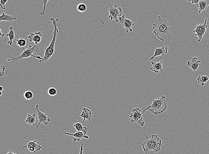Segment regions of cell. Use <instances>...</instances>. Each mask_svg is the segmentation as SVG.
<instances>
[{"label": "cell", "mask_w": 209, "mask_h": 154, "mask_svg": "<svg viewBox=\"0 0 209 154\" xmlns=\"http://www.w3.org/2000/svg\"><path fill=\"white\" fill-rule=\"evenodd\" d=\"M153 33L158 39L162 42L166 40L167 38L170 37V32L173 28L170 26L167 19L161 18L160 16H158V21L154 23Z\"/></svg>", "instance_id": "1"}, {"label": "cell", "mask_w": 209, "mask_h": 154, "mask_svg": "<svg viewBox=\"0 0 209 154\" xmlns=\"http://www.w3.org/2000/svg\"><path fill=\"white\" fill-rule=\"evenodd\" d=\"M50 20L52 22L53 25L54 27L53 37L52 39L49 46L48 47H45L44 49H45V53H44L43 60L42 61H39V63H43V62L48 61L52 56L55 51L56 40L57 36L59 32L58 27L60 26V24L59 23V19L58 18L55 19L54 18H51Z\"/></svg>", "instance_id": "2"}, {"label": "cell", "mask_w": 209, "mask_h": 154, "mask_svg": "<svg viewBox=\"0 0 209 154\" xmlns=\"http://www.w3.org/2000/svg\"><path fill=\"white\" fill-rule=\"evenodd\" d=\"M142 148L145 154H147L149 151H153L154 152L160 151V148L162 146V141L158 138L156 135L152 134V138L149 139L146 135L145 140L142 144Z\"/></svg>", "instance_id": "3"}, {"label": "cell", "mask_w": 209, "mask_h": 154, "mask_svg": "<svg viewBox=\"0 0 209 154\" xmlns=\"http://www.w3.org/2000/svg\"><path fill=\"white\" fill-rule=\"evenodd\" d=\"M166 97L162 96L161 98L154 100L152 105L147 107L146 110H149L155 115H158L165 111L168 108L167 104L165 102Z\"/></svg>", "instance_id": "4"}, {"label": "cell", "mask_w": 209, "mask_h": 154, "mask_svg": "<svg viewBox=\"0 0 209 154\" xmlns=\"http://www.w3.org/2000/svg\"><path fill=\"white\" fill-rule=\"evenodd\" d=\"M39 49V47L38 45L35 44L34 46H32L31 45H29V47L26 49L24 50L23 53L22 54L18 57L13 58L11 59H7V62H10V61H13V63H14L15 61H19V60L22 59H27L30 57H33L37 58L38 59H39L40 61H42L43 60V58L39 56H35L33 54V53L36 52H37Z\"/></svg>", "instance_id": "5"}, {"label": "cell", "mask_w": 209, "mask_h": 154, "mask_svg": "<svg viewBox=\"0 0 209 154\" xmlns=\"http://www.w3.org/2000/svg\"><path fill=\"white\" fill-rule=\"evenodd\" d=\"M146 111L144 109L143 111H141V110L139 108L133 109L132 110V112L130 114V118H131V122L132 123H137L140 126L143 127L145 124L143 119V114Z\"/></svg>", "instance_id": "6"}, {"label": "cell", "mask_w": 209, "mask_h": 154, "mask_svg": "<svg viewBox=\"0 0 209 154\" xmlns=\"http://www.w3.org/2000/svg\"><path fill=\"white\" fill-rule=\"evenodd\" d=\"M108 4L109 5V8L108 9L109 15L108 18L110 19L111 21L115 20L117 23H118L119 22L120 18L122 16V8L118 7L117 5L112 6L111 3H108Z\"/></svg>", "instance_id": "7"}, {"label": "cell", "mask_w": 209, "mask_h": 154, "mask_svg": "<svg viewBox=\"0 0 209 154\" xmlns=\"http://www.w3.org/2000/svg\"><path fill=\"white\" fill-rule=\"evenodd\" d=\"M207 22V18H206L203 24H200L195 26V29H193V33H195V36L198 37V43H199L201 40L203 39V36L204 35L206 32L207 26L206 25Z\"/></svg>", "instance_id": "8"}, {"label": "cell", "mask_w": 209, "mask_h": 154, "mask_svg": "<svg viewBox=\"0 0 209 154\" xmlns=\"http://www.w3.org/2000/svg\"><path fill=\"white\" fill-rule=\"evenodd\" d=\"M35 109L37 111L38 118L39 120V123L36 127L37 128H39L41 123H43L45 125H48L51 119L48 117L47 115L45 113L40 111L38 104H37L36 106Z\"/></svg>", "instance_id": "9"}, {"label": "cell", "mask_w": 209, "mask_h": 154, "mask_svg": "<svg viewBox=\"0 0 209 154\" xmlns=\"http://www.w3.org/2000/svg\"><path fill=\"white\" fill-rule=\"evenodd\" d=\"M22 148L24 151H26L28 150L29 151L35 153L37 151H39L43 148L41 146L37 143L36 140H34L33 141H29L28 143L26 145L23 146Z\"/></svg>", "instance_id": "10"}, {"label": "cell", "mask_w": 209, "mask_h": 154, "mask_svg": "<svg viewBox=\"0 0 209 154\" xmlns=\"http://www.w3.org/2000/svg\"><path fill=\"white\" fill-rule=\"evenodd\" d=\"M119 22L121 25L125 28L127 33L129 32H132L133 31L132 28L133 26H134V23L131 20L126 18L125 15H123L120 18Z\"/></svg>", "instance_id": "11"}, {"label": "cell", "mask_w": 209, "mask_h": 154, "mask_svg": "<svg viewBox=\"0 0 209 154\" xmlns=\"http://www.w3.org/2000/svg\"><path fill=\"white\" fill-rule=\"evenodd\" d=\"M43 36V33L41 31L35 32L34 33H30L27 38L29 39V42H33L35 44L38 45L41 42Z\"/></svg>", "instance_id": "12"}, {"label": "cell", "mask_w": 209, "mask_h": 154, "mask_svg": "<svg viewBox=\"0 0 209 154\" xmlns=\"http://www.w3.org/2000/svg\"><path fill=\"white\" fill-rule=\"evenodd\" d=\"M64 134L68 135V136H72L73 138L74 142H79L83 138L88 139L89 136H86V134L83 132L77 131L75 133L71 134L69 132L64 133Z\"/></svg>", "instance_id": "13"}, {"label": "cell", "mask_w": 209, "mask_h": 154, "mask_svg": "<svg viewBox=\"0 0 209 154\" xmlns=\"http://www.w3.org/2000/svg\"><path fill=\"white\" fill-rule=\"evenodd\" d=\"M168 46H162L160 48H156L155 49L154 54V56L150 58L149 61L154 59V58L156 57L159 56H164L167 53L168 51Z\"/></svg>", "instance_id": "14"}, {"label": "cell", "mask_w": 209, "mask_h": 154, "mask_svg": "<svg viewBox=\"0 0 209 154\" xmlns=\"http://www.w3.org/2000/svg\"><path fill=\"white\" fill-rule=\"evenodd\" d=\"M200 63V60H198L196 57H195L192 59L191 61H188L187 62V66L190 67L193 71H196L198 67L201 66Z\"/></svg>", "instance_id": "15"}, {"label": "cell", "mask_w": 209, "mask_h": 154, "mask_svg": "<svg viewBox=\"0 0 209 154\" xmlns=\"http://www.w3.org/2000/svg\"><path fill=\"white\" fill-rule=\"evenodd\" d=\"M80 117L83 118V121L82 123H84L85 120H87L90 121L92 118V114L91 110L86 107H83L82 109V113L80 115Z\"/></svg>", "instance_id": "16"}, {"label": "cell", "mask_w": 209, "mask_h": 154, "mask_svg": "<svg viewBox=\"0 0 209 154\" xmlns=\"http://www.w3.org/2000/svg\"><path fill=\"white\" fill-rule=\"evenodd\" d=\"M162 64L163 62L160 61L159 62H151L150 69L152 71L156 74H158L160 71H162Z\"/></svg>", "instance_id": "17"}, {"label": "cell", "mask_w": 209, "mask_h": 154, "mask_svg": "<svg viewBox=\"0 0 209 154\" xmlns=\"http://www.w3.org/2000/svg\"><path fill=\"white\" fill-rule=\"evenodd\" d=\"M197 6L199 8L198 13H200L207 9L209 6V0H200Z\"/></svg>", "instance_id": "18"}, {"label": "cell", "mask_w": 209, "mask_h": 154, "mask_svg": "<svg viewBox=\"0 0 209 154\" xmlns=\"http://www.w3.org/2000/svg\"><path fill=\"white\" fill-rule=\"evenodd\" d=\"M37 115L35 113L28 114L26 120V123H28L29 125L35 126H37L36 125L35 122L36 120Z\"/></svg>", "instance_id": "19"}, {"label": "cell", "mask_w": 209, "mask_h": 154, "mask_svg": "<svg viewBox=\"0 0 209 154\" xmlns=\"http://www.w3.org/2000/svg\"><path fill=\"white\" fill-rule=\"evenodd\" d=\"M14 29V28L13 26H10V28H9V32L6 34V36L8 37L9 38V41H8L7 44H9L10 46H12V44L14 43V42H13V40L15 39Z\"/></svg>", "instance_id": "20"}, {"label": "cell", "mask_w": 209, "mask_h": 154, "mask_svg": "<svg viewBox=\"0 0 209 154\" xmlns=\"http://www.w3.org/2000/svg\"><path fill=\"white\" fill-rule=\"evenodd\" d=\"M16 19L17 18L16 17L12 16L9 14H5L4 13H3L2 15L0 17V22L5 21V22L9 23V22H12V21Z\"/></svg>", "instance_id": "21"}, {"label": "cell", "mask_w": 209, "mask_h": 154, "mask_svg": "<svg viewBox=\"0 0 209 154\" xmlns=\"http://www.w3.org/2000/svg\"><path fill=\"white\" fill-rule=\"evenodd\" d=\"M73 126L77 131L83 132L85 134H86L88 131V128L86 126H83L80 123H75Z\"/></svg>", "instance_id": "22"}, {"label": "cell", "mask_w": 209, "mask_h": 154, "mask_svg": "<svg viewBox=\"0 0 209 154\" xmlns=\"http://www.w3.org/2000/svg\"><path fill=\"white\" fill-rule=\"evenodd\" d=\"M209 80V77L207 76L200 75L197 78V81L201 86H204Z\"/></svg>", "instance_id": "23"}, {"label": "cell", "mask_w": 209, "mask_h": 154, "mask_svg": "<svg viewBox=\"0 0 209 154\" xmlns=\"http://www.w3.org/2000/svg\"><path fill=\"white\" fill-rule=\"evenodd\" d=\"M17 45L22 48L23 49H25V46L27 44L26 39H17L16 40Z\"/></svg>", "instance_id": "24"}, {"label": "cell", "mask_w": 209, "mask_h": 154, "mask_svg": "<svg viewBox=\"0 0 209 154\" xmlns=\"http://www.w3.org/2000/svg\"><path fill=\"white\" fill-rule=\"evenodd\" d=\"M34 97L33 93L30 90H27L24 93V97L26 100H31Z\"/></svg>", "instance_id": "25"}, {"label": "cell", "mask_w": 209, "mask_h": 154, "mask_svg": "<svg viewBox=\"0 0 209 154\" xmlns=\"http://www.w3.org/2000/svg\"><path fill=\"white\" fill-rule=\"evenodd\" d=\"M77 9L78 11L80 13H83L86 11V6L83 3H80L78 5Z\"/></svg>", "instance_id": "26"}, {"label": "cell", "mask_w": 209, "mask_h": 154, "mask_svg": "<svg viewBox=\"0 0 209 154\" xmlns=\"http://www.w3.org/2000/svg\"><path fill=\"white\" fill-rule=\"evenodd\" d=\"M50 1V0H42V1H41V3H43V12L39 13V14L40 16H42L44 15L45 14L46 5H47V3Z\"/></svg>", "instance_id": "27"}, {"label": "cell", "mask_w": 209, "mask_h": 154, "mask_svg": "<svg viewBox=\"0 0 209 154\" xmlns=\"http://www.w3.org/2000/svg\"><path fill=\"white\" fill-rule=\"evenodd\" d=\"M48 93L51 96H55L57 94V90L54 87H50L48 89Z\"/></svg>", "instance_id": "28"}, {"label": "cell", "mask_w": 209, "mask_h": 154, "mask_svg": "<svg viewBox=\"0 0 209 154\" xmlns=\"http://www.w3.org/2000/svg\"><path fill=\"white\" fill-rule=\"evenodd\" d=\"M8 1V0H1L0 1V6H1V9H6V4Z\"/></svg>", "instance_id": "29"}, {"label": "cell", "mask_w": 209, "mask_h": 154, "mask_svg": "<svg viewBox=\"0 0 209 154\" xmlns=\"http://www.w3.org/2000/svg\"><path fill=\"white\" fill-rule=\"evenodd\" d=\"M6 69V67L4 66H0V76L2 77L5 74V71Z\"/></svg>", "instance_id": "30"}, {"label": "cell", "mask_w": 209, "mask_h": 154, "mask_svg": "<svg viewBox=\"0 0 209 154\" xmlns=\"http://www.w3.org/2000/svg\"><path fill=\"white\" fill-rule=\"evenodd\" d=\"M187 1L191 2L192 4L196 5V6H198V3H199L200 0H187Z\"/></svg>", "instance_id": "31"}, {"label": "cell", "mask_w": 209, "mask_h": 154, "mask_svg": "<svg viewBox=\"0 0 209 154\" xmlns=\"http://www.w3.org/2000/svg\"><path fill=\"white\" fill-rule=\"evenodd\" d=\"M83 147H84V146H83V144L81 143V146H80V154H83Z\"/></svg>", "instance_id": "32"}, {"label": "cell", "mask_w": 209, "mask_h": 154, "mask_svg": "<svg viewBox=\"0 0 209 154\" xmlns=\"http://www.w3.org/2000/svg\"><path fill=\"white\" fill-rule=\"evenodd\" d=\"M0 32H1L0 36H1V37L3 38L4 37L6 36V34H5V33H3L1 29H0Z\"/></svg>", "instance_id": "33"}, {"label": "cell", "mask_w": 209, "mask_h": 154, "mask_svg": "<svg viewBox=\"0 0 209 154\" xmlns=\"http://www.w3.org/2000/svg\"><path fill=\"white\" fill-rule=\"evenodd\" d=\"M0 89H1V90H0V91H3V89H4V87L1 86H0Z\"/></svg>", "instance_id": "34"}, {"label": "cell", "mask_w": 209, "mask_h": 154, "mask_svg": "<svg viewBox=\"0 0 209 154\" xmlns=\"http://www.w3.org/2000/svg\"><path fill=\"white\" fill-rule=\"evenodd\" d=\"M7 154H17L16 153H13V151H9V152Z\"/></svg>", "instance_id": "35"}, {"label": "cell", "mask_w": 209, "mask_h": 154, "mask_svg": "<svg viewBox=\"0 0 209 154\" xmlns=\"http://www.w3.org/2000/svg\"></svg>", "instance_id": "36"}]
</instances>
